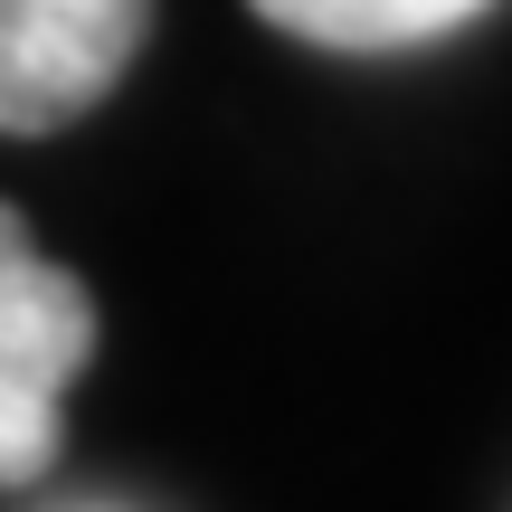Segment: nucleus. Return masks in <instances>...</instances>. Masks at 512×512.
I'll use <instances>...</instances> for the list:
<instances>
[{
  "label": "nucleus",
  "mask_w": 512,
  "mask_h": 512,
  "mask_svg": "<svg viewBox=\"0 0 512 512\" xmlns=\"http://www.w3.org/2000/svg\"><path fill=\"white\" fill-rule=\"evenodd\" d=\"M95 351V294L48 266L0 200V484H38L57 456V399Z\"/></svg>",
  "instance_id": "nucleus-1"
},
{
  "label": "nucleus",
  "mask_w": 512,
  "mask_h": 512,
  "mask_svg": "<svg viewBox=\"0 0 512 512\" xmlns=\"http://www.w3.org/2000/svg\"><path fill=\"white\" fill-rule=\"evenodd\" d=\"M152 0H0V133H57L105 105Z\"/></svg>",
  "instance_id": "nucleus-2"
},
{
  "label": "nucleus",
  "mask_w": 512,
  "mask_h": 512,
  "mask_svg": "<svg viewBox=\"0 0 512 512\" xmlns=\"http://www.w3.org/2000/svg\"><path fill=\"white\" fill-rule=\"evenodd\" d=\"M494 0H256V19H275L285 38L313 48H418V38L465 29Z\"/></svg>",
  "instance_id": "nucleus-3"
}]
</instances>
